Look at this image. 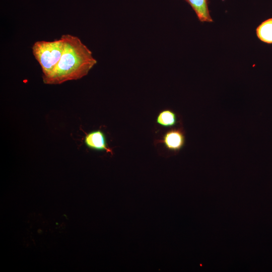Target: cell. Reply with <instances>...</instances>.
Listing matches in <instances>:
<instances>
[{
    "instance_id": "4",
    "label": "cell",
    "mask_w": 272,
    "mask_h": 272,
    "mask_svg": "<svg viewBox=\"0 0 272 272\" xmlns=\"http://www.w3.org/2000/svg\"><path fill=\"white\" fill-rule=\"evenodd\" d=\"M84 143L90 149L110 153L112 152L108 147L105 133L101 130H93L88 133L85 137Z\"/></svg>"
},
{
    "instance_id": "3",
    "label": "cell",
    "mask_w": 272,
    "mask_h": 272,
    "mask_svg": "<svg viewBox=\"0 0 272 272\" xmlns=\"http://www.w3.org/2000/svg\"><path fill=\"white\" fill-rule=\"evenodd\" d=\"M157 143H162L169 151L178 152L185 144V132L182 128H173L167 131Z\"/></svg>"
},
{
    "instance_id": "2",
    "label": "cell",
    "mask_w": 272,
    "mask_h": 272,
    "mask_svg": "<svg viewBox=\"0 0 272 272\" xmlns=\"http://www.w3.org/2000/svg\"><path fill=\"white\" fill-rule=\"evenodd\" d=\"M63 39L53 41H37L32 47L33 56L39 63L42 72V79L49 77L59 61L63 51Z\"/></svg>"
},
{
    "instance_id": "5",
    "label": "cell",
    "mask_w": 272,
    "mask_h": 272,
    "mask_svg": "<svg viewBox=\"0 0 272 272\" xmlns=\"http://www.w3.org/2000/svg\"><path fill=\"white\" fill-rule=\"evenodd\" d=\"M195 13L198 20L202 22H213L208 8V0H185Z\"/></svg>"
},
{
    "instance_id": "7",
    "label": "cell",
    "mask_w": 272,
    "mask_h": 272,
    "mask_svg": "<svg viewBox=\"0 0 272 272\" xmlns=\"http://www.w3.org/2000/svg\"><path fill=\"white\" fill-rule=\"evenodd\" d=\"M176 114L172 110L164 109L161 111L156 117V123L165 127H171L177 123Z\"/></svg>"
},
{
    "instance_id": "6",
    "label": "cell",
    "mask_w": 272,
    "mask_h": 272,
    "mask_svg": "<svg viewBox=\"0 0 272 272\" xmlns=\"http://www.w3.org/2000/svg\"><path fill=\"white\" fill-rule=\"evenodd\" d=\"M256 34L261 41L272 44V18L265 20L257 27Z\"/></svg>"
},
{
    "instance_id": "1",
    "label": "cell",
    "mask_w": 272,
    "mask_h": 272,
    "mask_svg": "<svg viewBox=\"0 0 272 272\" xmlns=\"http://www.w3.org/2000/svg\"><path fill=\"white\" fill-rule=\"evenodd\" d=\"M61 37L63 40V51L52 74L43 79L45 84H60L80 79L97 63L91 51L78 37L67 34Z\"/></svg>"
}]
</instances>
